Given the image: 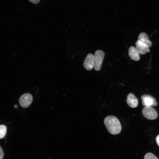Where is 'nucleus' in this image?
<instances>
[{
    "mask_svg": "<svg viewBox=\"0 0 159 159\" xmlns=\"http://www.w3.org/2000/svg\"><path fill=\"white\" fill-rule=\"evenodd\" d=\"M126 102L128 105L132 108L136 107L138 105V101L137 98L132 93H130L127 95Z\"/></svg>",
    "mask_w": 159,
    "mask_h": 159,
    "instance_id": "nucleus-8",
    "label": "nucleus"
},
{
    "mask_svg": "<svg viewBox=\"0 0 159 159\" xmlns=\"http://www.w3.org/2000/svg\"><path fill=\"white\" fill-rule=\"evenodd\" d=\"M6 126L3 125H0V139L4 137L6 134Z\"/></svg>",
    "mask_w": 159,
    "mask_h": 159,
    "instance_id": "nucleus-11",
    "label": "nucleus"
},
{
    "mask_svg": "<svg viewBox=\"0 0 159 159\" xmlns=\"http://www.w3.org/2000/svg\"><path fill=\"white\" fill-rule=\"evenodd\" d=\"M138 40L146 44L149 48L152 46V42L148 39L147 34L144 32H142L140 34Z\"/></svg>",
    "mask_w": 159,
    "mask_h": 159,
    "instance_id": "nucleus-10",
    "label": "nucleus"
},
{
    "mask_svg": "<svg viewBox=\"0 0 159 159\" xmlns=\"http://www.w3.org/2000/svg\"><path fill=\"white\" fill-rule=\"evenodd\" d=\"M104 56V52L101 50H98L95 52L94 55L95 64L94 67L95 70L99 71L100 70Z\"/></svg>",
    "mask_w": 159,
    "mask_h": 159,
    "instance_id": "nucleus-2",
    "label": "nucleus"
},
{
    "mask_svg": "<svg viewBox=\"0 0 159 159\" xmlns=\"http://www.w3.org/2000/svg\"><path fill=\"white\" fill-rule=\"evenodd\" d=\"M144 159H158L157 157L153 154L148 153L144 156Z\"/></svg>",
    "mask_w": 159,
    "mask_h": 159,
    "instance_id": "nucleus-12",
    "label": "nucleus"
},
{
    "mask_svg": "<svg viewBox=\"0 0 159 159\" xmlns=\"http://www.w3.org/2000/svg\"><path fill=\"white\" fill-rule=\"evenodd\" d=\"M95 59L94 55L91 53L88 54L86 57L83 62V66L87 70H92L94 67Z\"/></svg>",
    "mask_w": 159,
    "mask_h": 159,
    "instance_id": "nucleus-6",
    "label": "nucleus"
},
{
    "mask_svg": "<svg viewBox=\"0 0 159 159\" xmlns=\"http://www.w3.org/2000/svg\"><path fill=\"white\" fill-rule=\"evenodd\" d=\"M104 122L107 130L111 134L117 135L121 132L122 129L121 123L115 116H108L105 118Z\"/></svg>",
    "mask_w": 159,
    "mask_h": 159,
    "instance_id": "nucleus-1",
    "label": "nucleus"
},
{
    "mask_svg": "<svg viewBox=\"0 0 159 159\" xmlns=\"http://www.w3.org/2000/svg\"><path fill=\"white\" fill-rule=\"evenodd\" d=\"M142 113L145 117L149 120H155L158 116L156 111L150 107H144L142 110Z\"/></svg>",
    "mask_w": 159,
    "mask_h": 159,
    "instance_id": "nucleus-3",
    "label": "nucleus"
},
{
    "mask_svg": "<svg viewBox=\"0 0 159 159\" xmlns=\"http://www.w3.org/2000/svg\"><path fill=\"white\" fill-rule=\"evenodd\" d=\"M142 105L145 107L156 106L157 103L155 98L150 95H143L141 97Z\"/></svg>",
    "mask_w": 159,
    "mask_h": 159,
    "instance_id": "nucleus-4",
    "label": "nucleus"
},
{
    "mask_svg": "<svg viewBox=\"0 0 159 159\" xmlns=\"http://www.w3.org/2000/svg\"><path fill=\"white\" fill-rule=\"evenodd\" d=\"M16 106V105H15V106H14V107H15V108H16V107H17Z\"/></svg>",
    "mask_w": 159,
    "mask_h": 159,
    "instance_id": "nucleus-16",
    "label": "nucleus"
},
{
    "mask_svg": "<svg viewBox=\"0 0 159 159\" xmlns=\"http://www.w3.org/2000/svg\"><path fill=\"white\" fill-rule=\"evenodd\" d=\"M31 2H32L33 4H36L39 3L40 1V0H29Z\"/></svg>",
    "mask_w": 159,
    "mask_h": 159,
    "instance_id": "nucleus-14",
    "label": "nucleus"
},
{
    "mask_svg": "<svg viewBox=\"0 0 159 159\" xmlns=\"http://www.w3.org/2000/svg\"><path fill=\"white\" fill-rule=\"evenodd\" d=\"M156 141L157 145L159 146V135L157 136L156 138Z\"/></svg>",
    "mask_w": 159,
    "mask_h": 159,
    "instance_id": "nucleus-15",
    "label": "nucleus"
},
{
    "mask_svg": "<svg viewBox=\"0 0 159 159\" xmlns=\"http://www.w3.org/2000/svg\"><path fill=\"white\" fill-rule=\"evenodd\" d=\"M32 100V95L29 93H26L22 95L20 97L19 102L21 107L26 108L29 106Z\"/></svg>",
    "mask_w": 159,
    "mask_h": 159,
    "instance_id": "nucleus-5",
    "label": "nucleus"
},
{
    "mask_svg": "<svg viewBox=\"0 0 159 159\" xmlns=\"http://www.w3.org/2000/svg\"><path fill=\"white\" fill-rule=\"evenodd\" d=\"M136 48L139 54H144L150 52V49L146 44L138 40L135 43Z\"/></svg>",
    "mask_w": 159,
    "mask_h": 159,
    "instance_id": "nucleus-7",
    "label": "nucleus"
},
{
    "mask_svg": "<svg viewBox=\"0 0 159 159\" xmlns=\"http://www.w3.org/2000/svg\"><path fill=\"white\" fill-rule=\"evenodd\" d=\"M4 156L3 151L0 146V159H3Z\"/></svg>",
    "mask_w": 159,
    "mask_h": 159,
    "instance_id": "nucleus-13",
    "label": "nucleus"
},
{
    "mask_svg": "<svg viewBox=\"0 0 159 159\" xmlns=\"http://www.w3.org/2000/svg\"><path fill=\"white\" fill-rule=\"evenodd\" d=\"M128 54L130 58L133 60L138 61L140 59L139 54L135 47L132 46L128 49Z\"/></svg>",
    "mask_w": 159,
    "mask_h": 159,
    "instance_id": "nucleus-9",
    "label": "nucleus"
}]
</instances>
